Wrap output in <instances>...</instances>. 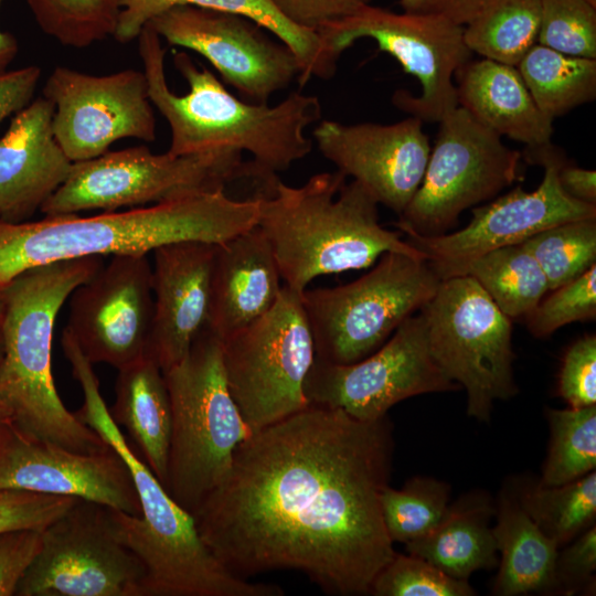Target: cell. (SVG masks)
I'll return each mask as SVG.
<instances>
[{
	"mask_svg": "<svg viewBox=\"0 0 596 596\" xmlns=\"http://www.w3.org/2000/svg\"><path fill=\"white\" fill-rule=\"evenodd\" d=\"M393 450L387 416L363 422L309 404L238 445L192 515L196 530L238 577L290 568L326 593L370 594L396 554L380 503Z\"/></svg>",
	"mask_w": 596,
	"mask_h": 596,
	"instance_id": "obj_1",
	"label": "cell"
},
{
	"mask_svg": "<svg viewBox=\"0 0 596 596\" xmlns=\"http://www.w3.org/2000/svg\"><path fill=\"white\" fill-rule=\"evenodd\" d=\"M137 40L150 102L170 127L171 155L245 151L262 173L273 177L310 153L305 129L321 117L317 96L295 92L274 106L243 102L183 51L173 53V64L189 91L177 95L167 82L160 36L146 24Z\"/></svg>",
	"mask_w": 596,
	"mask_h": 596,
	"instance_id": "obj_2",
	"label": "cell"
},
{
	"mask_svg": "<svg viewBox=\"0 0 596 596\" xmlns=\"http://www.w3.org/2000/svg\"><path fill=\"white\" fill-rule=\"evenodd\" d=\"M61 343L83 393L74 414L119 454L138 494L140 517L109 508V519L118 540L145 566L140 596H265L266 584L236 576L214 556L193 517L171 498L113 421L94 364L70 332L63 331Z\"/></svg>",
	"mask_w": 596,
	"mask_h": 596,
	"instance_id": "obj_3",
	"label": "cell"
},
{
	"mask_svg": "<svg viewBox=\"0 0 596 596\" xmlns=\"http://www.w3.org/2000/svg\"><path fill=\"white\" fill-rule=\"evenodd\" d=\"M259 200L225 190L93 216L0 220V289L23 272L62 260L120 254L147 255L183 241L226 242L257 225Z\"/></svg>",
	"mask_w": 596,
	"mask_h": 596,
	"instance_id": "obj_4",
	"label": "cell"
},
{
	"mask_svg": "<svg viewBox=\"0 0 596 596\" xmlns=\"http://www.w3.org/2000/svg\"><path fill=\"white\" fill-rule=\"evenodd\" d=\"M345 179L336 170L291 187L277 177L255 194L257 226L272 245L284 286L294 291L301 294L322 275L368 268L389 252L425 259L380 224L379 203L368 190Z\"/></svg>",
	"mask_w": 596,
	"mask_h": 596,
	"instance_id": "obj_5",
	"label": "cell"
},
{
	"mask_svg": "<svg viewBox=\"0 0 596 596\" xmlns=\"http://www.w3.org/2000/svg\"><path fill=\"white\" fill-rule=\"evenodd\" d=\"M103 257L34 267L0 289V403L20 430L83 453L109 445L62 402L52 374V339L61 308L104 265Z\"/></svg>",
	"mask_w": 596,
	"mask_h": 596,
	"instance_id": "obj_6",
	"label": "cell"
},
{
	"mask_svg": "<svg viewBox=\"0 0 596 596\" xmlns=\"http://www.w3.org/2000/svg\"><path fill=\"white\" fill-rule=\"evenodd\" d=\"M163 374L172 413L163 487L193 515L225 479L236 448L253 430L231 395L222 342L210 329Z\"/></svg>",
	"mask_w": 596,
	"mask_h": 596,
	"instance_id": "obj_7",
	"label": "cell"
},
{
	"mask_svg": "<svg viewBox=\"0 0 596 596\" xmlns=\"http://www.w3.org/2000/svg\"><path fill=\"white\" fill-rule=\"evenodd\" d=\"M237 150L174 156L139 146L73 162L64 183L41 207L45 216L82 211L141 207L225 190L241 179L260 182L262 172Z\"/></svg>",
	"mask_w": 596,
	"mask_h": 596,
	"instance_id": "obj_8",
	"label": "cell"
},
{
	"mask_svg": "<svg viewBox=\"0 0 596 596\" xmlns=\"http://www.w3.org/2000/svg\"><path fill=\"white\" fill-rule=\"evenodd\" d=\"M440 281L426 259L389 252L349 284L306 288L301 302L316 359L332 364L364 359L427 305Z\"/></svg>",
	"mask_w": 596,
	"mask_h": 596,
	"instance_id": "obj_9",
	"label": "cell"
},
{
	"mask_svg": "<svg viewBox=\"0 0 596 596\" xmlns=\"http://www.w3.org/2000/svg\"><path fill=\"white\" fill-rule=\"evenodd\" d=\"M430 353L467 393V415L489 422L493 404L518 393L512 320L469 275L443 279L421 310Z\"/></svg>",
	"mask_w": 596,
	"mask_h": 596,
	"instance_id": "obj_10",
	"label": "cell"
},
{
	"mask_svg": "<svg viewBox=\"0 0 596 596\" xmlns=\"http://www.w3.org/2000/svg\"><path fill=\"white\" fill-rule=\"evenodd\" d=\"M228 390L257 432L304 408V385L316 353L301 294L283 286L275 305L221 340Z\"/></svg>",
	"mask_w": 596,
	"mask_h": 596,
	"instance_id": "obj_11",
	"label": "cell"
},
{
	"mask_svg": "<svg viewBox=\"0 0 596 596\" xmlns=\"http://www.w3.org/2000/svg\"><path fill=\"white\" fill-rule=\"evenodd\" d=\"M438 124L421 185L395 223L405 235L445 234L465 210L522 179V153L462 107Z\"/></svg>",
	"mask_w": 596,
	"mask_h": 596,
	"instance_id": "obj_12",
	"label": "cell"
},
{
	"mask_svg": "<svg viewBox=\"0 0 596 596\" xmlns=\"http://www.w3.org/2000/svg\"><path fill=\"white\" fill-rule=\"evenodd\" d=\"M316 31L337 57L363 38L392 55L422 87L417 96L403 89L393 95V104L411 116L438 123L458 106L455 75L473 54L465 43L462 25L439 15L396 13L368 4Z\"/></svg>",
	"mask_w": 596,
	"mask_h": 596,
	"instance_id": "obj_13",
	"label": "cell"
},
{
	"mask_svg": "<svg viewBox=\"0 0 596 596\" xmlns=\"http://www.w3.org/2000/svg\"><path fill=\"white\" fill-rule=\"evenodd\" d=\"M146 570L116 536L109 507L78 499L41 531L17 596H140Z\"/></svg>",
	"mask_w": 596,
	"mask_h": 596,
	"instance_id": "obj_14",
	"label": "cell"
},
{
	"mask_svg": "<svg viewBox=\"0 0 596 596\" xmlns=\"http://www.w3.org/2000/svg\"><path fill=\"white\" fill-rule=\"evenodd\" d=\"M526 157L541 164L544 175L533 191L521 185L492 202L472 209L470 222L456 232L437 236L407 234L439 278L466 275L471 262L499 247L520 244L551 226L596 217V204L570 196L558 181L565 157L550 142L526 147Z\"/></svg>",
	"mask_w": 596,
	"mask_h": 596,
	"instance_id": "obj_15",
	"label": "cell"
},
{
	"mask_svg": "<svg viewBox=\"0 0 596 596\" xmlns=\"http://www.w3.org/2000/svg\"><path fill=\"white\" fill-rule=\"evenodd\" d=\"M458 387L434 360L418 311L358 362L332 364L315 358L304 392L310 404L341 408L359 421L373 422L403 400Z\"/></svg>",
	"mask_w": 596,
	"mask_h": 596,
	"instance_id": "obj_16",
	"label": "cell"
},
{
	"mask_svg": "<svg viewBox=\"0 0 596 596\" xmlns=\"http://www.w3.org/2000/svg\"><path fill=\"white\" fill-rule=\"evenodd\" d=\"M147 24L169 45L206 58L225 84L255 104H267L270 96L301 76L295 53L247 17L174 6Z\"/></svg>",
	"mask_w": 596,
	"mask_h": 596,
	"instance_id": "obj_17",
	"label": "cell"
},
{
	"mask_svg": "<svg viewBox=\"0 0 596 596\" xmlns=\"http://www.w3.org/2000/svg\"><path fill=\"white\" fill-rule=\"evenodd\" d=\"M43 97L54 106V136L72 162L108 151L120 139L151 142L156 118L142 71L93 75L56 66Z\"/></svg>",
	"mask_w": 596,
	"mask_h": 596,
	"instance_id": "obj_18",
	"label": "cell"
},
{
	"mask_svg": "<svg viewBox=\"0 0 596 596\" xmlns=\"http://www.w3.org/2000/svg\"><path fill=\"white\" fill-rule=\"evenodd\" d=\"M68 299L65 329L93 364L119 370L146 354L153 318L147 255H113Z\"/></svg>",
	"mask_w": 596,
	"mask_h": 596,
	"instance_id": "obj_19",
	"label": "cell"
},
{
	"mask_svg": "<svg viewBox=\"0 0 596 596\" xmlns=\"http://www.w3.org/2000/svg\"><path fill=\"white\" fill-rule=\"evenodd\" d=\"M109 445V444H108ZM0 490L76 497L140 517V503L126 462L109 445L83 453L0 426Z\"/></svg>",
	"mask_w": 596,
	"mask_h": 596,
	"instance_id": "obj_20",
	"label": "cell"
},
{
	"mask_svg": "<svg viewBox=\"0 0 596 596\" xmlns=\"http://www.w3.org/2000/svg\"><path fill=\"white\" fill-rule=\"evenodd\" d=\"M423 123L415 116L390 125L324 119L312 136L320 153L339 172L400 215L421 185L427 166L432 146Z\"/></svg>",
	"mask_w": 596,
	"mask_h": 596,
	"instance_id": "obj_21",
	"label": "cell"
},
{
	"mask_svg": "<svg viewBox=\"0 0 596 596\" xmlns=\"http://www.w3.org/2000/svg\"><path fill=\"white\" fill-rule=\"evenodd\" d=\"M216 244L183 241L153 253V318L146 354L162 372L180 362L206 328Z\"/></svg>",
	"mask_w": 596,
	"mask_h": 596,
	"instance_id": "obj_22",
	"label": "cell"
},
{
	"mask_svg": "<svg viewBox=\"0 0 596 596\" xmlns=\"http://www.w3.org/2000/svg\"><path fill=\"white\" fill-rule=\"evenodd\" d=\"M53 104L31 100L0 138V220L28 221L67 179L73 162L52 127Z\"/></svg>",
	"mask_w": 596,
	"mask_h": 596,
	"instance_id": "obj_23",
	"label": "cell"
},
{
	"mask_svg": "<svg viewBox=\"0 0 596 596\" xmlns=\"http://www.w3.org/2000/svg\"><path fill=\"white\" fill-rule=\"evenodd\" d=\"M281 283L272 245L257 225L216 244L206 328L223 340L248 326L275 305Z\"/></svg>",
	"mask_w": 596,
	"mask_h": 596,
	"instance_id": "obj_24",
	"label": "cell"
},
{
	"mask_svg": "<svg viewBox=\"0 0 596 596\" xmlns=\"http://www.w3.org/2000/svg\"><path fill=\"white\" fill-rule=\"evenodd\" d=\"M458 106L498 135L528 148L551 141L553 120L533 100L517 66L469 60L455 75Z\"/></svg>",
	"mask_w": 596,
	"mask_h": 596,
	"instance_id": "obj_25",
	"label": "cell"
},
{
	"mask_svg": "<svg viewBox=\"0 0 596 596\" xmlns=\"http://www.w3.org/2000/svg\"><path fill=\"white\" fill-rule=\"evenodd\" d=\"M120 11L113 34L116 41L128 43L138 38L143 26L156 15L174 6L221 10L247 17L284 42L301 65L298 79L304 86L311 77L333 76L338 57L326 46L317 31L289 21L272 0H117Z\"/></svg>",
	"mask_w": 596,
	"mask_h": 596,
	"instance_id": "obj_26",
	"label": "cell"
},
{
	"mask_svg": "<svg viewBox=\"0 0 596 596\" xmlns=\"http://www.w3.org/2000/svg\"><path fill=\"white\" fill-rule=\"evenodd\" d=\"M141 459L164 486L171 437V403L160 366L147 354L118 370L109 408Z\"/></svg>",
	"mask_w": 596,
	"mask_h": 596,
	"instance_id": "obj_27",
	"label": "cell"
},
{
	"mask_svg": "<svg viewBox=\"0 0 596 596\" xmlns=\"http://www.w3.org/2000/svg\"><path fill=\"white\" fill-rule=\"evenodd\" d=\"M493 512L485 494L469 496L449 505L433 530L406 543V551L454 578L468 581L473 572L499 564L489 525Z\"/></svg>",
	"mask_w": 596,
	"mask_h": 596,
	"instance_id": "obj_28",
	"label": "cell"
},
{
	"mask_svg": "<svg viewBox=\"0 0 596 596\" xmlns=\"http://www.w3.org/2000/svg\"><path fill=\"white\" fill-rule=\"evenodd\" d=\"M492 534L501 555L494 595L553 590L558 547L528 515L517 494H500Z\"/></svg>",
	"mask_w": 596,
	"mask_h": 596,
	"instance_id": "obj_29",
	"label": "cell"
},
{
	"mask_svg": "<svg viewBox=\"0 0 596 596\" xmlns=\"http://www.w3.org/2000/svg\"><path fill=\"white\" fill-rule=\"evenodd\" d=\"M517 68L536 106L551 120L596 97V58L567 55L536 43Z\"/></svg>",
	"mask_w": 596,
	"mask_h": 596,
	"instance_id": "obj_30",
	"label": "cell"
},
{
	"mask_svg": "<svg viewBox=\"0 0 596 596\" xmlns=\"http://www.w3.org/2000/svg\"><path fill=\"white\" fill-rule=\"evenodd\" d=\"M466 275L476 279L511 320L524 318L550 291L544 273L522 243L479 256Z\"/></svg>",
	"mask_w": 596,
	"mask_h": 596,
	"instance_id": "obj_31",
	"label": "cell"
},
{
	"mask_svg": "<svg viewBox=\"0 0 596 596\" xmlns=\"http://www.w3.org/2000/svg\"><path fill=\"white\" fill-rule=\"evenodd\" d=\"M541 0H488L464 26L472 53L517 66L538 43Z\"/></svg>",
	"mask_w": 596,
	"mask_h": 596,
	"instance_id": "obj_32",
	"label": "cell"
},
{
	"mask_svg": "<svg viewBox=\"0 0 596 596\" xmlns=\"http://www.w3.org/2000/svg\"><path fill=\"white\" fill-rule=\"evenodd\" d=\"M517 498L538 528L560 549L595 525L596 473L594 470L558 486L529 485Z\"/></svg>",
	"mask_w": 596,
	"mask_h": 596,
	"instance_id": "obj_33",
	"label": "cell"
},
{
	"mask_svg": "<svg viewBox=\"0 0 596 596\" xmlns=\"http://www.w3.org/2000/svg\"><path fill=\"white\" fill-rule=\"evenodd\" d=\"M550 446L543 467L542 486H558L576 480L596 467V405L552 409Z\"/></svg>",
	"mask_w": 596,
	"mask_h": 596,
	"instance_id": "obj_34",
	"label": "cell"
},
{
	"mask_svg": "<svg viewBox=\"0 0 596 596\" xmlns=\"http://www.w3.org/2000/svg\"><path fill=\"white\" fill-rule=\"evenodd\" d=\"M449 485L430 477H413L401 489L387 485L380 503L391 541L406 544L433 530L449 508Z\"/></svg>",
	"mask_w": 596,
	"mask_h": 596,
	"instance_id": "obj_35",
	"label": "cell"
},
{
	"mask_svg": "<svg viewBox=\"0 0 596 596\" xmlns=\"http://www.w3.org/2000/svg\"><path fill=\"white\" fill-rule=\"evenodd\" d=\"M522 244L540 265L549 290H554L596 263V217L551 226Z\"/></svg>",
	"mask_w": 596,
	"mask_h": 596,
	"instance_id": "obj_36",
	"label": "cell"
},
{
	"mask_svg": "<svg viewBox=\"0 0 596 596\" xmlns=\"http://www.w3.org/2000/svg\"><path fill=\"white\" fill-rule=\"evenodd\" d=\"M41 30L65 46L84 49L113 35L117 0H26Z\"/></svg>",
	"mask_w": 596,
	"mask_h": 596,
	"instance_id": "obj_37",
	"label": "cell"
},
{
	"mask_svg": "<svg viewBox=\"0 0 596 596\" xmlns=\"http://www.w3.org/2000/svg\"><path fill=\"white\" fill-rule=\"evenodd\" d=\"M538 43L567 55L596 58V7L586 0H541Z\"/></svg>",
	"mask_w": 596,
	"mask_h": 596,
	"instance_id": "obj_38",
	"label": "cell"
},
{
	"mask_svg": "<svg viewBox=\"0 0 596 596\" xmlns=\"http://www.w3.org/2000/svg\"><path fill=\"white\" fill-rule=\"evenodd\" d=\"M375 596H471L468 581L457 579L416 555L395 554L375 576Z\"/></svg>",
	"mask_w": 596,
	"mask_h": 596,
	"instance_id": "obj_39",
	"label": "cell"
},
{
	"mask_svg": "<svg viewBox=\"0 0 596 596\" xmlns=\"http://www.w3.org/2000/svg\"><path fill=\"white\" fill-rule=\"evenodd\" d=\"M552 294L524 317L536 338H545L563 326L596 317V264L577 278L551 290Z\"/></svg>",
	"mask_w": 596,
	"mask_h": 596,
	"instance_id": "obj_40",
	"label": "cell"
},
{
	"mask_svg": "<svg viewBox=\"0 0 596 596\" xmlns=\"http://www.w3.org/2000/svg\"><path fill=\"white\" fill-rule=\"evenodd\" d=\"M78 499L24 490H0V533L26 529L43 530Z\"/></svg>",
	"mask_w": 596,
	"mask_h": 596,
	"instance_id": "obj_41",
	"label": "cell"
},
{
	"mask_svg": "<svg viewBox=\"0 0 596 596\" xmlns=\"http://www.w3.org/2000/svg\"><path fill=\"white\" fill-rule=\"evenodd\" d=\"M558 394L572 408L596 405V336L586 334L566 351Z\"/></svg>",
	"mask_w": 596,
	"mask_h": 596,
	"instance_id": "obj_42",
	"label": "cell"
},
{
	"mask_svg": "<svg viewBox=\"0 0 596 596\" xmlns=\"http://www.w3.org/2000/svg\"><path fill=\"white\" fill-rule=\"evenodd\" d=\"M571 545L557 552L553 590L575 593L592 581L596 568L595 525L576 536Z\"/></svg>",
	"mask_w": 596,
	"mask_h": 596,
	"instance_id": "obj_43",
	"label": "cell"
},
{
	"mask_svg": "<svg viewBox=\"0 0 596 596\" xmlns=\"http://www.w3.org/2000/svg\"><path fill=\"white\" fill-rule=\"evenodd\" d=\"M41 531L26 529L0 533V596L15 595L40 549Z\"/></svg>",
	"mask_w": 596,
	"mask_h": 596,
	"instance_id": "obj_44",
	"label": "cell"
},
{
	"mask_svg": "<svg viewBox=\"0 0 596 596\" xmlns=\"http://www.w3.org/2000/svg\"><path fill=\"white\" fill-rule=\"evenodd\" d=\"M294 24L316 31L321 25L343 19L372 0H272Z\"/></svg>",
	"mask_w": 596,
	"mask_h": 596,
	"instance_id": "obj_45",
	"label": "cell"
},
{
	"mask_svg": "<svg viewBox=\"0 0 596 596\" xmlns=\"http://www.w3.org/2000/svg\"><path fill=\"white\" fill-rule=\"evenodd\" d=\"M41 74L36 65L0 72V124L31 102Z\"/></svg>",
	"mask_w": 596,
	"mask_h": 596,
	"instance_id": "obj_46",
	"label": "cell"
},
{
	"mask_svg": "<svg viewBox=\"0 0 596 596\" xmlns=\"http://www.w3.org/2000/svg\"><path fill=\"white\" fill-rule=\"evenodd\" d=\"M488 0H398L403 12L444 17L456 24L467 25Z\"/></svg>",
	"mask_w": 596,
	"mask_h": 596,
	"instance_id": "obj_47",
	"label": "cell"
},
{
	"mask_svg": "<svg viewBox=\"0 0 596 596\" xmlns=\"http://www.w3.org/2000/svg\"><path fill=\"white\" fill-rule=\"evenodd\" d=\"M562 189L572 198L596 204V171L566 163L558 169Z\"/></svg>",
	"mask_w": 596,
	"mask_h": 596,
	"instance_id": "obj_48",
	"label": "cell"
},
{
	"mask_svg": "<svg viewBox=\"0 0 596 596\" xmlns=\"http://www.w3.org/2000/svg\"><path fill=\"white\" fill-rule=\"evenodd\" d=\"M2 0H0L1 4ZM18 52V43L13 35L0 30V72L11 63Z\"/></svg>",
	"mask_w": 596,
	"mask_h": 596,
	"instance_id": "obj_49",
	"label": "cell"
},
{
	"mask_svg": "<svg viewBox=\"0 0 596 596\" xmlns=\"http://www.w3.org/2000/svg\"><path fill=\"white\" fill-rule=\"evenodd\" d=\"M7 423H12L11 416L8 409L0 403V426Z\"/></svg>",
	"mask_w": 596,
	"mask_h": 596,
	"instance_id": "obj_50",
	"label": "cell"
},
{
	"mask_svg": "<svg viewBox=\"0 0 596 596\" xmlns=\"http://www.w3.org/2000/svg\"><path fill=\"white\" fill-rule=\"evenodd\" d=\"M3 350V338H2V324H1V316H0V359L2 355Z\"/></svg>",
	"mask_w": 596,
	"mask_h": 596,
	"instance_id": "obj_51",
	"label": "cell"
},
{
	"mask_svg": "<svg viewBox=\"0 0 596 596\" xmlns=\"http://www.w3.org/2000/svg\"><path fill=\"white\" fill-rule=\"evenodd\" d=\"M588 3H590L592 6L596 7V0H586Z\"/></svg>",
	"mask_w": 596,
	"mask_h": 596,
	"instance_id": "obj_52",
	"label": "cell"
},
{
	"mask_svg": "<svg viewBox=\"0 0 596 596\" xmlns=\"http://www.w3.org/2000/svg\"><path fill=\"white\" fill-rule=\"evenodd\" d=\"M1 313H2V300L0 298V316H1Z\"/></svg>",
	"mask_w": 596,
	"mask_h": 596,
	"instance_id": "obj_53",
	"label": "cell"
}]
</instances>
